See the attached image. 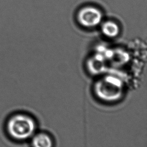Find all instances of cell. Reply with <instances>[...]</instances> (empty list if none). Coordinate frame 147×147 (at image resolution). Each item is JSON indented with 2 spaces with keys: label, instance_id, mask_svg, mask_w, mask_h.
I'll return each mask as SVG.
<instances>
[{
  "label": "cell",
  "instance_id": "obj_2",
  "mask_svg": "<svg viewBox=\"0 0 147 147\" xmlns=\"http://www.w3.org/2000/svg\"><path fill=\"white\" fill-rule=\"evenodd\" d=\"M94 90L98 97L103 100L115 101L121 97L123 84L119 78L107 76L96 83Z\"/></svg>",
  "mask_w": 147,
  "mask_h": 147
},
{
  "label": "cell",
  "instance_id": "obj_3",
  "mask_svg": "<svg viewBox=\"0 0 147 147\" xmlns=\"http://www.w3.org/2000/svg\"><path fill=\"white\" fill-rule=\"evenodd\" d=\"M77 18L82 26L92 28L98 26L102 19V14L98 8L88 6L82 8L78 13Z\"/></svg>",
  "mask_w": 147,
  "mask_h": 147
},
{
  "label": "cell",
  "instance_id": "obj_4",
  "mask_svg": "<svg viewBox=\"0 0 147 147\" xmlns=\"http://www.w3.org/2000/svg\"><path fill=\"white\" fill-rule=\"evenodd\" d=\"M101 31L105 36L109 38H113L119 33V27L115 22L109 21L102 24Z\"/></svg>",
  "mask_w": 147,
  "mask_h": 147
},
{
  "label": "cell",
  "instance_id": "obj_1",
  "mask_svg": "<svg viewBox=\"0 0 147 147\" xmlns=\"http://www.w3.org/2000/svg\"><path fill=\"white\" fill-rule=\"evenodd\" d=\"M35 129V124L33 119L25 115L13 116L7 123L8 133L15 139L25 140L30 137Z\"/></svg>",
  "mask_w": 147,
  "mask_h": 147
},
{
  "label": "cell",
  "instance_id": "obj_5",
  "mask_svg": "<svg viewBox=\"0 0 147 147\" xmlns=\"http://www.w3.org/2000/svg\"><path fill=\"white\" fill-rule=\"evenodd\" d=\"M34 147H50L52 145L51 139L45 134L41 133L36 135L32 140Z\"/></svg>",
  "mask_w": 147,
  "mask_h": 147
}]
</instances>
